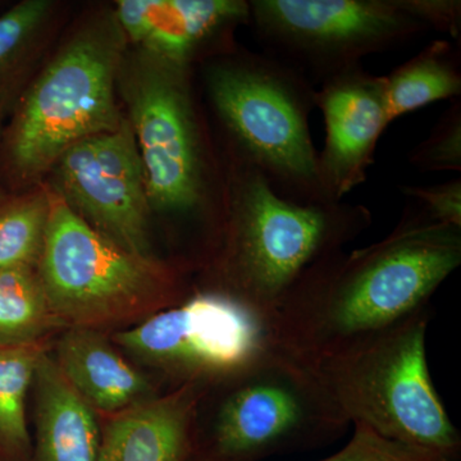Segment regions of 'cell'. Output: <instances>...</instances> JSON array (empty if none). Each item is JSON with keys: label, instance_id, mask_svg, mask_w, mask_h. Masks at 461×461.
Wrapping results in <instances>:
<instances>
[{"label": "cell", "instance_id": "44dd1931", "mask_svg": "<svg viewBox=\"0 0 461 461\" xmlns=\"http://www.w3.org/2000/svg\"><path fill=\"white\" fill-rule=\"evenodd\" d=\"M420 172L461 171V100L455 99L429 135L408 157Z\"/></svg>", "mask_w": 461, "mask_h": 461}, {"label": "cell", "instance_id": "9c48e42d", "mask_svg": "<svg viewBox=\"0 0 461 461\" xmlns=\"http://www.w3.org/2000/svg\"><path fill=\"white\" fill-rule=\"evenodd\" d=\"M249 5V25L264 53L313 85L429 32L397 0H251Z\"/></svg>", "mask_w": 461, "mask_h": 461}, {"label": "cell", "instance_id": "8992f818", "mask_svg": "<svg viewBox=\"0 0 461 461\" xmlns=\"http://www.w3.org/2000/svg\"><path fill=\"white\" fill-rule=\"evenodd\" d=\"M430 309L330 355L312 368L348 423L456 461L461 437L437 393L427 362Z\"/></svg>", "mask_w": 461, "mask_h": 461}, {"label": "cell", "instance_id": "7402d4cb", "mask_svg": "<svg viewBox=\"0 0 461 461\" xmlns=\"http://www.w3.org/2000/svg\"><path fill=\"white\" fill-rule=\"evenodd\" d=\"M50 9L47 0H26L0 16V72L32 44L47 23Z\"/></svg>", "mask_w": 461, "mask_h": 461}, {"label": "cell", "instance_id": "cb8c5ba5", "mask_svg": "<svg viewBox=\"0 0 461 461\" xmlns=\"http://www.w3.org/2000/svg\"><path fill=\"white\" fill-rule=\"evenodd\" d=\"M402 193L435 222L461 227V178L435 186H402Z\"/></svg>", "mask_w": 461, "mask_h": 461}, {"label": "cell", "instance_id": "603a6c76", "mask_svg": "<svg viewBox=\"0 0 461 461\" xmlns=\"http://www.w3.org/2000/svg\"><path fill=\"white\" fill-rule=\"evenodd\" d=\"M354 427L348 445L321 461H445L436 455L384 438L360 424Z\"/></svg>", "mask_w": 461, "mask_h": 461}, {"label": "cell", "instance_id": "6da1fadb", "mask_svg": "<svg viewBox=\"0 0 461 461\" xmlns=\"http://www.w3.org/2000/svg\"><path fill=\"white\" fill-rule=\"evenodd\" d=\"M461 264V227L435 222L409 200L375 244L333 254L272 318L278 348L314 366L429 308Z\"/></svg>", "mask_w": 461, "mask_h": 461}, {"label": "cell", "instance_id": "52a82bcc", "mask_svg": "<svg viewBox=\"0 0 461 461\" xmlns=\"http://www.w3.org/2000/svg\"><path fill=\"white\" fill-rule=\"evenodd\" d=\"M126 38L113 14L94 17L58 50L26 91L8 139L12 168L30 182L77 142L126 120L115 99Z\"/></svg>", "mask_w": 461, "mask_h": 461}, {"label": "cell", "instance_id": "e0dca14e", "mask_svg": "<svg viewBox=\"0 0 461 461\" xmlns=\"http://www.w3.org/2000/svg\"><path fill=\"white\" fill-rule=\"evenodd\" d=\"M388 122L430 103L460 99V48L447 41L429 42L417 56L384 76Z\"/></svg>", "mask_w": 461, "mask_h": 461}, {"label": "cell", "instance_id": "7a4b0ae2", "mask_svg": "<svg viewBox=\"0 0 461 461\" xmlns=\"http://www.w3.org/2000/svg\"><path fill=\"white\" fill-rule=\"evenodd\" d=\"M226 217L211 284L272 321L315 267L372 226L362 204L297 203L226 145Z\"/></svg>", "mask_w": 461, "mask_h": 461}, {"label": "cell", "instance_id": "8fae6325", "mask_svg": "<svg viewBox=\"0 0 461 461\" xmlns=\"http://www.w3.org/2000/svg\"><path fill=\"white\" fill-rule=\"evenodd\" d=\"M50 172L54 194L96 232L129 253H151L150 204L131 124L77 142Z\"/></svg>", "mask_w": 461, "mask_h": 461}, {"label": "cell", "instance_id": "d4e9b609", "mask_svg": "<svg viewBox=\"0 0 461 461\" xmlns=\"http://www.w3.org/2000/svg\"><path fill=\"white\" fill-rule=\"evenodd\" d=\"M400 7L420 21L427 30L447 33L451 38L460 39V0H397Z\"/></svg>", "mask_w": 461, "mask_h": 461}, {"label": "cell", "instance_id": "3957f363", "mask_svg": "<svg viewBox=\"0 0 461 461\" xmlns=\"http://www.w3.org/2000/svg\"><path fill=\"white\" fill-rule=\"evenodd\" d=\"M193 68L138 50L124 53L117 86L126 102L151 212L208 226L222 238L223 166L214 156L194 86Z\"/></svg>", "mask_w": 461, "mask_h": 461}, {"label": "cell", "instance_id": "ac0fdd59", "mask_svg": "<svg viewBox=\"0 0 461 461\" xmlns=\"http://www.w3.org/2000/svg\"><path fill=\"white\" fill-rule=\"evenodd\" d=\"M42 353V342L0 344V457L5 461L32 460L26 399Z\"/></svg>", "mask_w": 461, "mask_h": 461}, {"label": "cell", "instance_id": "d6986e66", "mask_svg": "<svg viewBox=\"0 0 461 461\" xmlns=\"http://www.w3.org/2000/svg\"><path fill=\"white\" fill-rule=\"evenodd\" d=\"M58 326L36 268L0 269V344H32Z\"/></svg>", "mask_w": 461, "mask_h": 461}, {"label": "cell", "instance_id": "2e32d148", "mask_svg": "<svg viewBox=\"0 0 461 461\" xmlns=\"http://www.w3.org/2000/svg\"><path fill=\"white\" fill-rule=\"evenodd\" d=\"M56 363L95 411L117 414L153 396V386L95 330L69 329L57 344Z\"/></svg>", "mask_w": 461, "mask_h": 461}, {"label": "cell", "instance_id": "5bb4252c", "mask_svg": "<svg viewBox=\"0 0 461 461\" xmlns=\"http://www.w3.org/2000/svg\"><path fill=\"white\" fill-rule=\"evenodd\" d=\"M205 384H187L114 414L100 429L99 461H191Z\"/></svg>", "mask_w": 461, "mask_h": 461}, {"label": "cell", "instance_id": "5b68a950", "mask_svg": "<svg viewBox=\"0 0 461 461\" xmlns=\"http://www.w3.org/2000/svg\"><path fill=\"white\" fill-rule=\"evenodd\" d=\"M208 388L191 461H260L329 444L350 426L315 369L281 348Z\"/></svg>", "mask_w": 461, "mask_h": 461}, {"label": "cell", "instance_id": "7c38bea8", "mask_svg": "<svg viewBox=\"0 0 461 461\" xmlns=\"http://www.w3.org/2000/svg\"><path fill=\"white\" fill-rule=\"evenodd\" d=\"M315 103L326 126L318 151L321 190L327 202H342L366 181L379 138L390 126L384 76L355 67L323 81Z\"/></svg>", "mask_w": 461, "mask_h": 461}, {"label": "cell", "instance_id": "9a60e30c", "mask_svg": "<svg viewBox=\"0 0 461 461\" xmlns=\"http://www.w3.org/2000/svg\"><path fill=\"white\" fill-rule=\"evenodd\" d=\"M36 437L30 461H99L95 411L76 393L45 351L33 377Z\"/></svg>", "mask_w": 461, "mask_h": 461}, {"label": "cell", "instance_id": "277c9868", "mask_svg": "<svg viewBox=\"0 0 461 461\" xmlns=\"http://www.w3.org/2000/svg\"><path fill=\"white\" fill-rule=\"evenodd\" d=\"M205 98L230 150L285 198L327 202L309 118L317 89L268 53L233 47L202 66Z\"/></svg>", "mask_w": 461, "mask_h": 461}, {"label": "cell", "instance_id": "ba28073f", "mask_svg": "<svg viewBox=\"0 0 461 461\" xmlns=\"http://www.w3.org/2000/svg\"><path fill=\"white\" fill-rule=\"evenodd\" d=\"M50 193V220L36 272L60 324L95 330L184 300L180 269L118 247Z\"/></svg>", "mask_w": 461, "mask_h": 461}, {"label": "cell", "instance_id": "ffe728a7", "mask_svg": "<svg viewBox=\"0 0 461 461\" xmlns=\"http://www.w3.org/2000/svg\"><path fill=\"white\" fill-rule=\"evenodd\" d=\"M50 193L36 191L0 209V269L36 268L44 247Z\"/></svg>", "mask_w": 461, "mask_h": 461}, {"label": "cell", "instance_id": "30bf717a", "mask_svg": "<svg viewBox=\"0 0 461 461\" xmlns=\"http://www.w3.org/2000/svg\"><path fill=\"white\" fill-rule=\"evenodd\" d=\"M114 341L178 387L209 386L280 348L271 320L222 294L200 290L115 333Z\"/></svg>", "mask_w": 461, "mask_h": 461}, {"label": "cell", "instance_id": "4fadbf2b", "mask_svg": "<svg viewBox=\"0 0 461 461\" xmlns=\"http://www.w3.org/2000/svg\"><path fill=\"white\" fill-rule=\"evenodd\" d=\"M247 0H140L132 44L175 65L191 67L232 50L230 36L249 25Z\"/></svg>", "mask_w": 461, "mask_h": 461}, {"label": "cell", "instance_id": "484cf974", "mask_svg": "<svg viewBox=\"0 0 461 461\" xmlns=\"http://www.w3.org/2000/svg\"><path fill=\"white\" fill-rule=\"evenodd\" d=\"M0 461H5V460H3L2 457H0Z\"/></svg>", "mask_w": 461, "mask_h": 461}]
</instances>
